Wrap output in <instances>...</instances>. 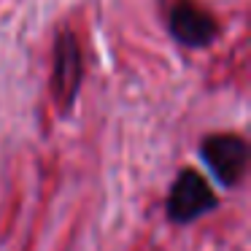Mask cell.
<instances>
[{"mask_svg": "<svg viewBox=\"0 0 251 251\" xmlns=\"http://www.w3.org/2000/svg\"><path fill=\"white\" fill-rule=\"evenodd\" d=\"M81 73H84V60H81V46L73 33H60L54 41V65H51V98L62 111L73 105L81 87Z\"/></svg>", "mask_w": 251, "mask_h": 251, "instance_id": "cell-1", "label": "cell"}, {"mask_svg": "<svg viewBox=\"0 0 251 251\" xmlns=\"http://www.w3.org/2000/svg\"><path fill=\"white\" fill-rule=\"evenodd\" d=\"M168 27L176 41H181L184 46H192V49L208 46L219 35L216 17L197 0H178L170 8Z\"/></svg>", "mask_w": 251, "mask_h": 251, "instance_id": "cell-2", "label": "cell"}, {"mask_svg": "<svg viewBox=\"0 0 251 251\" xmlns=\"http://www.w3.org/2000/svg\"><path fill=\"white\" fill-rule=\"evenodd\" d=\"M202 157L222 184H238L249 165V146L235 132H216L202 141Z\"/></svg>", "mask_w": 251, "mask_h": 251, "instance_id": "cell-3", "label": "cell"}, {"mask_svg": "<svg viewBox=\"0 0 251 251\" xmlns=\"http://www.w3.org/2000/svg\"><path fill=\"white\" fill-rule=\"evenodd\" d=\"M168 208L176 222H192V219L202 216L208 208H213V189L200 173L184 170L170 189Z\"/></svg>", "mask_w": 251, "mask_h": 251, "instance_id": "cell-4", "label": "cell"}]
</instances>
